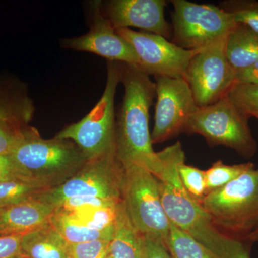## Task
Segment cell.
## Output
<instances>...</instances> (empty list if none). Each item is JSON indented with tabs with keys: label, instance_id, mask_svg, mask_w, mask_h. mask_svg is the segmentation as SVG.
Listing matches in <instances>:
<instances>
[{
	"label": "cell",
	"instance_id": "obj_16",
	"mask_svg": "<svg viewBox=\"0 0 258 258\" xmlns=\"http://www.w3.org/2000/svg\"><path fill=\"white\" fill-rule=\"evenodd\" d=\"M35 111L34 102L23 83L0 78V121L28 125Z\"/></svg>",
	"mask_w": 258,
	"mask_h": 258
},
{
	"label": "cell",
	"instance_id": "obj_19",
	"mask_svg": "<svg viewBox=\"0 0 258 258\" xmlns=\"http://www.w3.org/2000/svg\"><path fill=\"white\" fill-rule=\"evenodd\" d=\"M226 55L236 73L249 67L258 60V35L242 24L229 33Z\"/></svg>",
	"mask_w": 258,
	"mask_h": 258
},
{
	"label": "cell",
	"instance_id": "obj_5",
	"mask_svg": "<svg viewBox=\"0 0 258 258\" xmlns=\"http://www.w3.org/2000/svg\"><path fill=\"white\" fill-rule=\"evenodd\" d=\"M101 99L82 120L66 126L55 137L73 141L88 161L116 152L115 97L121 80V62L108 61Z\"/></svg>",
	"mask_w": 258,
	"mask_h": 258
},
{
	"label": "cell",
	"instance_id": "obj_4",
	"mask_svg": "<svg viewBox=\"0 0 258 258\" xmlns=\"http://www.w3.org/2000/svg\"><path fill=\"white\" fill-rule=\"evenodd\" d=\"M201 205L222 233L246 240L258 228V169L209 193Z\"/></svg>",
	"mask_w": 258,
	"mask_h": 258
},
{
	"label": "cell",
	"instance_id": "obj_21",
	"mask_svg": "<svg viewBox=\"0 0 258 258\" xmlns=\"http://www.w3.org/2000/svg\"><path fill=\"white\" fill-rule=\"evenodd\" d=\"M165 245L173 258H222L172 224Z\"/></svg>",
	"mask_w": 258,
	"mask_h": 258
},
{
	"label": "cell",
	"instance_id": "obj_8",
	"mask_svg": "<svg viewBox=\"0 0 258 258\" xmlns=\"http://www.w3.org/2000/svg\"><path fill=\"white\" fill-rule=\"evenodd\" d=\"M124 169L116 152L88 162L66 183L43 190L37 199L56 208L64 200L78 196L123 200Z\"/></svg>",
	"mask_w": 258,
	"mask_h": 258
},
{
	"label": "cell",
	"instance_id": "obj_32",
	"mask_svg": "<svg viewBox=\"0 0 258 258\" xmlns=\"http://www.w3.org/2000/svg\"><path fill=\"white\" fill-rule=\"evenodd\" d=\"M23 235L0 236V258L20 257Z\"/></svg>",
	"mask_w": 258,
	"mask_h": 258
},
{
	"label": "cell",
	"instance_id": "obj_1",
	"mask_svg": "<svg viewBox=\"0 0 258 258\" xmlns=\"http://www.w3.org/2000/svg\"><path fill=\"white\" fill-rule=\"evenodd\" d=\"M124 96L116 123V155L122 164L132 163L156 177L164 166L152 148L149 111L156 96V83L137 66L121 63Z\"/></svg>",
	"mask_w": 258,
	"mask_h": 258
},
{
	"label": "cell",
	"instance_id": "obj_23",
	"mask_svg": "<svg viewBox=\"0 0 258 258\" xmlns=\"http://www.w3.org/2000/svg\"><path fill=\"white\" fill-rule=\"evenodd\" d=\"M252 163L227 165L222 161H217L208 170H205L207 195L220 189L242 175L246 171L253 169Z\"/></svg>",
	"mask_w": 258,
	"mask_h": 258
},
{
	"label": "cell",
	"instance_id": "obj_13",
	"mask_svg": "<svg viewBox=\"0 0 258 258\" xmlns=\"http://www.w3.org/2000/svg\"><path fill=\"white\" fill-rule=\"evenodd\" d=\"M90 30L79 37L64 39L63 48L92 52L108 61L138 66L139 58L132 45L117 33L110 20L105 16L101 1H93L88 8Z\"/></svg>",
	"mask_w": 258,
	"mask_h": 258
},
{
	"label": "cell",
	"instance_id": "obj_9",
	"mask_svg": "<svg viewBox=\"0 0 258 258\" xmlns=\"http://www.w3.org/2000/svg\"><path fill=\"white\" fill-rule=\"evenodd\" d=\"M173 43L185 50H201L227 36L237 25L220 7L173 0Z\"/></svg>",
	"mask_w": 258,
	"mask_h": 258
},
{
	"label": "cell",
	"instance_id": "obj_2",
	"mask_svg": "<svg viewBox=\"0 0 258 258\" xmlns=\"http://www.w3.org/2000/svg\"><path fill=\"white\" fill-rule=\"evenodd\" d=\"M158 155L162 161V174L158 178L161 203L169 222L195 240L218 253L227 235L212 223L208 212L185 189L179 166L185 154L179 142L165 148Z\"/></svg>",
	"mask_w": 258,
	"mask_h": 258
},
{
	"label": "cell",
	"instance_id": "obj_30",
	"mask_svg": "<svg viewBox=\"0 0 258 258\" xmlns=\"http://www.w3.org/2000/svg\"><path fill=\"white\" fill-rule=\"evenodd\" d=\"M249 241L226 236L218 252L222 258H250Z\"/></svg>",
	"mask_w": 258,
	"mask_h": 258
},
{
	"label": "cell",
	"instance_id": "obj_3",
	"mask_svg": "<svg viewBox=\"0 0 258 258\" xmlns=\"http://www.w3.org/2000/svg\"><path fill=\"white\" fill-rule=\"evenodd\" d=\"M10 155L24 177L46 189L69 181L88 161L73 141L44 139L35 128Z\"/></svg>",
	"mask_w": 258,
	"mask_h": 258
},
{
	"label": "cell",
	"instance_id": "obj_12",
	"mask_svg": "<svg viewBox=\"0 0 258 258\" xmlns=\"http://www.w3.org/2000/svg\"><path fill=\"white\" fill-rule=\"evenodd\" d=\"M156 78V103L152 143H162L185 132L198 111L193 93L184 78Z\"/></svg>",
	"mask_w": 258,
	"mask_h": 258
},
{
	"label": "cell",
	"instance_id": "obj_11",
	"mask_svg": "<svg viewBox=\"0 0 258 258\" xmlns=\"http://www.w3.org/2000/svg\"><path fill=\"white\" fill-rule=\"evenodd\" d=\"M117 33L132 45L138 56L137 67L154 77L184 78L188 64L200 50L181 48L161 35L130 28L117 29Z\"/></svg>",
	"mask_w": 258,
	"mask_h": 258
},
{
	"label": "cell",
	"instance_id": "obj_28",
	"mask_svg": "<svg viewBox=\"0 0 258 258\" xmlns=\"http://www.w3.org/2000/svg\"><path fill=\"white\" fill-rule=\"evenodd\" d=\"M111 239L103 238L69 244L71 258H105L109 255Z\"/></svg>",
	"mask_w": 258,
	"mask_h": 258
},
{
	"label": "cell",
	"instance_id": "obj_27",
	"mask_svg": "<svg viewBox=\"0 0 258 258\" xmlns=\"http://www.w3.org/2000/svg\"><path fill=\"white\" fill-rule=\"evenodd\" d=\"M33 127L0 121V155L11 154Z\"/></svg>",
	"mask_w": 258,
	"mask_h": 258
},
{
	"label": "cell",
	"instance_id": "obj_37",
	"mask_svg": "<svg viewBox=\"0 0 258 258\" xmlns=\"http://www.w3.org/2000/svg\"><path fill=\"white\" fill-rule=\"evenodd\" d=\"M105 258H112V257H111V256L108 255V256H107L106 257H105Z\"/></svg>",
	"mask_w": 258,
	"mask_h": 258
},
{
	"label": "cell",
	"instance_id": "obj_20",
	"mask_svg": "<svg viewBox=\"0 0 258 258\" xmlns=\"http://www.w3.org/2000/svg\"><path fill=\"white\" fill-rule=\"evenodd\" d=\"M50 223L69 244L111 239L114 229V226L106 230L93 228L74 214L60 210H55Z\"/></svg>",
	"mask_w": 258,
	"mask_h": 258
},
{
	"label": "cell",
	"instance_id": "obj_29",
	"mask_svg": "<svg viewBox=\"0 0 258 258\" xmlns=\"http://www.w3.org/2000/svg\"><path fill=\"white\" fill-rule=\"evenodd\" d=\"M120 201L108 200L96 197L78 196L67 199L57 205L55 210L66 212H76L78 210L89 208H111L114 207Z\"/></svg>",
	"mask_w": 258,
	"mask_h": 258
},
{
	"label": "cell",
	"instance_id": "obj_25",
	"mask_svg": "<svg viewBox=\"0 0 258 258\" xmlns=\"http://www.w3.org/2000/svg\"><path fill=\"white\" fill-rule=\"evenodd\" d=\"M227 97L249 118L258 115V86L237 82Z\"/></svg>",
	"mask_w": 258,
	"mask_h": 258
},
{
	"label": "cell",
	"instance_id": "obj_31",
	"mask_svg": "<svg viewBox=\"0 0 258 258\" xmlns=\"http://www.w3.org/2000/svg\"><path fill=\"white\" fill-rule=\"evenodd\" d=\"M142 258H173L165 243L159 239L143 235V252Z\"/></svg>",
	"mask_w": 258,
	"mask_h": 258
},
{
	"label": "cell",
	"instance_id": "obj_24",
	"mask_svg": "<svg viewBox=\"0 0 258 258\" xmlns=\"http://www.w3.org/2000/svg\"><path fill=\"white\" fill-rule=\"evenodd\" d=\"M220 8L233 16L236 23L242 24L258 35V2L254 0H227Z\"/></svg>",
	"mask_w": 258,
	"mask_h": 258
},
{
	"label": "cell",
	"instance_id": "obj_36",
	"mask_svg": "<svg viewBox=\"0 0 258 258\" xmlns=\"http://www.w3.org/2000/svg\"><path fill=\"white\" fill-rule=\"evenodd\" d=\"M254 118H257V119L258 120V115H256L255 116H254Z\"/></svg>",
	"mask_w": 258,
	"mask_h": 258
},
{
	"label": "cell",
	"instance_id": "obj_38",
	"mask_svg": "<svg viewBox=\"0 0 258 258\" xmlns=\"http://www.w3.org/2000/svg\"><path fill=\"white\" fill-rule=\"evenodd\" d=\"M19 258H22V257H19Z\"/></svg>",
	"mask_w": 258,
	"mask_h": 258
},
{
	"label": "cell",
	"instance_id": "obj_7",
	"mask_svg": "<svg viewBox=\"0 0 258 258\" xmlns=\"http://www.w3.org/2000/svg\"><path fill=\"white\" fill-rule=\"evenodd\" d=\"M123 201L129 217L142 235L165 243L171 223L161 203L159 181L142 166L124 163Z\"/></svg>",
	"mask_w": 258,
	"mask_h": 258
},
{
	"label": "cell",
	"instance_id": "obj_15",
	"mask_svg": "<svg viewBox=\"0 0 258 258\" xmlns=\"http://www.w3.org/2000/svg\"><path fill=\"white\" fill-rule=\"evenodd\" d=\"M55 208L37 198L0 210V236L23 235L50 223Z\"/></svg>",
	"mask_w": 258,
	"mask_h": 258
},
{
	"label": "cell",
	"instance_id": "obj_34",
	"mask_svg": "<svg viewBox=\"0 0 258 258\" xmlns=\"http://www.w3.org/2000/svg\"><path fill=\"white\" fill-rule=\"evenodd\" d=\"M237 82L258 86V60L247 69L237 71Z\"/></svg>",
	"mask_w": 258,
	"mask_h": 258
},
{
	"label": "cell",
	"instance_id": "obj_17",
	"mask_svg": "<svg viewBox=\"0 0 258 258\" xmlns=\"http://www.w3.org/2000/svg\"><path fill=\"white\" fill-rule=\"evenodd\" d=\"M69 242L50 223L23 235L22 258H71Z\"/></svg>",
	"mask_w": 258,
	"mask_h": 258
},
{
	"label": "cell",
	"instance_id": "obj_22",
	"mask_svg": "<svg viewBox=\"0 0 258 258\" xmlns=\"http://www.w3.org/2000/svg\"><path fill=\"white\" fill-rule=\"evenodd\" d=\"M45 188L26 179L8 180L0 183V210L36 198Z\"/></svg>",
	"mask_w": 258,
	"mask_h": 258
},
{
	"label": "cell",
	"instance_id": "obj_26",
	"mask_svg": "<svg viewBox=\"0 0 258 258\" xmlns=\"http://www.w3.org/2000/svg\"><path fill=\"white\" fill-rule=\"evenodd\" d=\"M180 179L190 196L200 205L207 195L205 171L195 166L186 165L184 162L179 166Z\"/></svg>",
	"mask_w": 258,
	"mask_h": 258
},
{
	"label": "cell",
	"instance_id": "obj_6",
	"mask_svg": "<svg viewBox=\"0 0 258 258\" xmlns=\"http://www.w3.org/2000/svg\"><path fill=\"white\" fill-rule=\"evenodd\" d=\"M249 118L225 96L210 106L199 108L185 132L200 134L211 146H225L242 157L250 158L257 151V144L249 128Z\"/></svg>",
	"mask_w": 258,
	"mask_h": 258
},
{
	"label": "cell",
	"instance_id": "obj_14",
	"mask_svg": "<svg viewBox=\"0 0 258 258\" xmlns=\"http://www.w3.org/2000/svg\"><path fill=\"white\" fill-rule=\"evenodd\" d=\"M166 5L164 0H112L103 12L115 30L137 28L168 40L171 28L164 17Z\"/></svg>",
	"mask_w": 258,
	"mask_h": 258
},
{
	"label": "cell",
	"instance_id": "obj_33",
	"mask_svg": "<svg viewBox=\"0 0 258 258\" xmlns=\"http://www.w3.org/2000/svg\"><path fill=\"white\" fill-rule=\"evenodd\" d=\"M16 179H26V178L24 177L19 170L18 166L10 154L0 155V183L8 180Z\"/></svg>",
	"mask_w": 258,
	"mask_h": 258
},
{
	"label": "cell",
	"instance_id": "obj_18",
	"mask_svg": "<svg viewBox=\"0 0 258 258\" xmlns=\"http://www.w3.org/2000/svg\"><path fill=\"white\" fill-rule=\"evenodd\" d=\"M143 235L134 225L123 200L116 205L114 229L110 241L112 258H142Z\"/></svg>",
	"mask_w": 258,
	"mask_h": 258
},
{
	"label": "cell",
	"instance_id": "obj_10",
	"mask_svg": "<svg viewBox=\"0 0 258 258\" xmlns=\"http://www.w3.org/2000/svg\"><path fill=\"white\" fill-rule=\"evenodd\" d=\"M227 36L201 49L188 64L184 76L199 108L227 96L237 83V73L226 55Z\"/></svg>",
	"mask_w": 258,
	"mask_h": 258
},
{
	"label": "cell",
	"instance_id": "obj_35",
	"mask_svg": "<svg viewBox=\"0 0 258 258\" xmlns=\"http://www.w3.org/2000/svg\"><path fill=\"white\" fill-rule=\"evenodd\" d=\"M246 240L250 242H258V228L247 236Z\"/></svg>",
	"mask_w": 258,
	"mask_h": 258
}]
</instances>
